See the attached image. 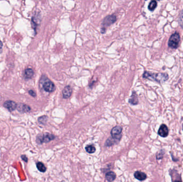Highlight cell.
<instances>
[{
  "instance_id": "17",
  "label": "cell",
  "mask_w": 183,
  "mask_h": 182,
  "mask_svg": "<svg viewBox=\"0 0 183 182\" xmlns=\"http://www.w3.org/2000/svg\"><path fill=\"white\" fill-rule=\"evenodd\" d=\"M157 2L155 0H152L148 5V8L150 11H153L155 10L156 8L157 7Z\"/></svg>"
},
{
  "instance_id": "20",
  "label": "cell",
  "mask_w": 183,
  "mask_h": 182,
  "mask_svg": "<svg viewBox=\"0 0 183 182\" xmlns=\"http://www.w3.org/2000/svg\"><path fill=\"white\" fill-rule=\"evenodd\" d=\"M48 120V117L46 115H43L41 117H40L38 119V121L40 123L42 124H45L47 122V121Z\"/></svg>"
},
{
  "instance_id": "19",
  "label": "cell",
  "mask_w": 183,
  "mask_h": 182,
  "mask_svg": "<svg viewBox=\"0 0 183 182\" xmlns=\"http://www.w3.org/2000/svg\"><path fill=\"white\" fill-rule=\"evenodd\" d=\"M117 140H116L115 138L111 137L109 138L107 140L106 145L107 146H110L114 145L115 143H117Z\"/></svg>"
},
{
  "instance_id": "4",
  "label": "cell",
  "mask_w": 183,
  "mask_h": 182,
  "mask_svg": "<svg viewBox=\"0 0 183 182\" xmlns=\"http://www.w3.org/2000/svg\"><path fill=\"white\" fill-rule=\"evenodd\" d=\"M180 41V35L179 33H175L172 35L170 37L168 42L169 47L172 49H177L179 46V43Z\"/></svg>"
},
{
  "instance_id": "18",
  "label": "cell",
  "mask_w": 183,
  "mask_h": 182,
  "mask_svg": "<svg viewBox=\"0 0 183 182\" xmlns=\"http://www.w3.org/2000/svg\"><path fill=\"white\" fill-rule=\"evenodd\" d=\"M85 150L88 153H94L96 151V148L93 145H90L86 146Z\"/></svg>"
},
{
  "instance_id": "26",
  "label": "cell",
  "mask_w": 183,
  "mask_h": 182,
  "mask_svg": "<svg viewBox=\"0 0 183 182\" xmlns=\"http://www.w3.org/2000/svg\"><path fill=\"white\" fill-rule=\"evenodd\" d=\"M146 1H147V0H146ZM158 1H161V0H158Z\"/></svg>"
},
{
  "instance_id": "5",
  "label": "cell",
  "mask_w": 183,
  "mask_h": 182,
  "mask_svg": "<svg viewBox=\"0 0 183 182\" xmlns=\"http://www.w3.org/2000/svg\"><path fill=\"white\" fill-rule=\"evenodd\" d=\"M43 88L46 92L52 93L55 90V86L53 82L51 81L48 78H46L42 84Z\"/></svg>"
},
{
  "instance_id": "15",
  "label": "cell",
  "mask_w": 183,
  "mask_h": 182,
  "mask_svg": "<svg viewBox=\"0 0 183 182\" xmlns=\"http://www.w3.org/2000/svg\"><path fill=\"white\" fill-rule=\"evenodd\" d=\"M116 177L115 173L113 171H109L106 174V178L109 182H113Z\"/></svg>"
},
{
  "instance_id": "9",
  "label": "cell",
  "mask_w": 183,
  "mask_h": 182,
  "mask_svg": "<svg viewBox=\"0 0 183 182\" xmlns=\"http://www.w3.org/2000/svg\"><path fill=\"white\" fill-rule=\"evenodd\" d=\"M17 111L20 113H27L31 111V107L26 104H23V103H19L17 104Z\"/></svg>"
},
{
  "instance_id": "25",
  "label": "cell",
  "mask_w": 183,
  "mask_h": 182,
  "mask_svg": "<svg viewBox=\"0 0 183 182\" xmlns=\"http://www.w3.org/2000/svg\"><path fill=\"white\" fill-rule=\"evenodd\" d=\"M182 128H183V125H182Z\"/></svg>"
},
{
  "instance_id": "7",
  "label": "cell",
  "mask_w": 183,
  "mask_h": 182,
  "mask_svg": "<svg viewBox=\"0 0 183 182\" xmlns=\"http://www.w3.org/2000/svg\"><path fill=\"white\" fill-rule=\"evenodd\" d=\"M3 106L6 108L10 112L14 111L17 109V104L12 101H7L4 103Z\"/></svg>"
},
{
  "instance_id": "8",
  "label": "cell",
  "mask_w": 183,
  "mask_h": 182,
  "mask_svg": "<svg viewBox=\"0 0 183 182\" xmlns=\"http://www.w3.org/2000/svg\"><path fill=\"white\" fill-rule=\"evenodd\" d=\"M158 134L162 137H166L169 135V129L165 124L161 125L158 131Z\"/></svg>"
},
{
  "instance_id": "24",
  "label": "cell",
  "mask_w": 183,
  "mask_h": 182,
  "mask_svg": "<svg viewBox=\"0 0 183 182\" xmlns=\"http://www.w3.org/2000/svg\"><path fill=\"white\" fill-rule=\"evenodd\" d=\"M2 47H3V44H2V42L0 40V53H2Z\"/></svg>"
},
{
  "instance_id": "13",
  "label": "cell",
  "mask_w": 183,
  "mask_h": 182,
  "mask_svg": "<svg viewBox=\"0 0 183 182\" xmlns=\"http://www.w3.org/2000/svg\"><path fill=\"white\" fill-rule=\"evenodd\" d=\"M34 74V70L32 68H26L24 72V76L26 79H30L33 76Z\"/></svg>"
},
{
  "instance_id": "23",
  "label": "cell",
  "mask_w": 183,
  "mask_h": 182,
  "mask_svg": "<svg viewBox=\"0 0 183 182\" xmlns=\"http://www.w3.org/2000/svg\"><path fill=\"white\" fill-rule=\"evenodd\" d=\"M21 158H22V159L24 161H25L26 163H27V162L28 161V158H27V157L25 155H21Z\"/></svg>"
},
{
  "instance_id": "16",
  "label": "cell",
  "mask_w": 183,
  "mask_h": 182,
  "mask_svg": "<svg viewBox=\"0 0 183 182\" xmlns=\"http://www.w3.org/2000/svg\"><path fill=\"white\" fill-rule=\"evenodd\" d=\"M37 169L39 170V171L41 172V173H45L46 171V169H47L45 165L41 162L37 163Z\"/></svg>"
},
{
  "instance_id": "11",
  "label": "cell",
  "mask_w": 183,
  "mask_h": 182,
  "mask_svg": "<svg viewBox=\"0 0 183 182\" xmlns=\"http://www.w3.org/2000/svg\"><path fill=\"white\" fill-rule=\"evenodd\" d=\"M72 93V89L70 86H67L64 88V89L63 90L62 94H63V98L65 99L70 98L71 94Z\"/></svg>"
},
{
  "instance_id": "3",
  "label": "cell",
  "mask_w": 183,
  "mask_h": 182,
  "mask_svg": "<svg viewBox=\"0 0 183 182\" xmlns=\"http://www.w3.org/2000/svg\"><path fill=\"white\" fill-rule=\"evenodd\" d=\"M55 138V136L53 134L49 133H45L43 134L39 135L37 137V142L39 144L43 143H47Z\"/></svg>"
},
{
  "instance_id": "12",
  "label": "cell",
  "mask_w": 183,
  "mask_h": 182,
  "mask_svg": "<svg viewBox=\"0 0 183 182\" xmlns=\"http://www.w3.org/2000/svg\"><path fill=\"white\" fill-rule=\"evenodd\" d=\"M134 176L136 179L140 181H143L147 178L146 174L141 171H137L134 174Z\"/></svg>"
},
{
  "instance_id": "2",
  "label": "cell",
  "mask_w": 183,
  "mask_h": 182,
  "mask_svg": "<svg viewBox=\"0 0 183 182\" xmlns=\"http://www.w3.org/2000/svg\"><path fill=\"white\" fill-rule=\"evenodd\" d=\"M117 20L116 16L115 14H111L108 16L104 18V19L102 22V27L101 28V32L103 34L106 32V28L116 22Z\"/></svg>"
},
{
  "instance_id": "22",
  "label": "cell",
  "mask_w": 183,
  "mask_h": 182,
  "mask_svg": "<svg viewBox=\"0 0 183 182\" xmlns=\"http://www.w3.org/2000/svg\"><path fill=\"white\" fill-rule=\"evenodd\" d=\"M28 94H29L31 96H32V97H35L36 96H37L36 93H35L33 90H30L28 91Z\"/></svg>"
},
{
  "instance_id": "21",
  "label": "cell",
  "mask_w": 183,
  "mask_h": 182,
  "mask_svg": "<svg viewBox=\"0 0 183 182\" xmlns=\"http://www.w3.org/2000/svg\"><path fill=\"white\" fill-rule=\"evenodd\" d=\"M162 151H163V150H161L160 152H159L158 153L157 155H156V159H157V160H160V159H161L162 158H163L164 154V151L163 152Z\"/></svg>"
},
{
  "instance_id": "10",
  "label": "cell",
  "mask_w": 183,
  "mask_h": 182,
  "mask_svg": "<svg viewBox=\"0 0 183 182\" xmlns=\"http://www.w3.org/2000/svg\"><path fill=\"white\" fill-rule=\"evenodd\" d=\"M39 14H35L32 18V21H31V25L32 28H33L34 31L36 32L37 31L38 26L39 25L40 22V18Z\"/></svg>"
},
{
  "instance_id": "1",
  "label": "cell",
  "mask_w": 183,
  "mask_h": 182,
  "mask_svg": "<svg viewBox=\"0 0 183 182\" xmlns=\"http://www.w3.org/2000/svg\"><path fill=\"white\" fill-rule=\"evenodd\" d=\"M142 76L144 78H147L150 80L154 81L160 83L166 81V80L169 78V76L167 73H154L147 72V71L144 72Z\"/></svg>"
},
{
  "instance_id": "6",
  "label": "cell",
  "mask_w": 183,
  "mask_h": 182,
  "mask_svg": "<svg viewBox=\"0 0 183 182\" xmlns=\"http://www.w3.org/2000/svg\"><path fill=\"white\" fill-rule=\"evenodd\" d=\"M122 128L121 127H115L111 131V135L112 136V137L115 138L116 140L119 141L122 138Z\"/></svg>"
},
{
  "instance_id": "14",
  "label": "cell",
  "mask_w": 183,
  "mask_h": 182,
  "mask_svg": "<svg viewBox=\"0 0 183 182\" xmlns=\"http://www.w3.org/2000/svg\"><path fill=\"white\" fill-rule=\"evenodd\" d=\"M129 103L133 105H135L138 104V97L135 91L133 92L132 95L131 96V98L129 99Z\"/></svg>"
}]
</instances>
